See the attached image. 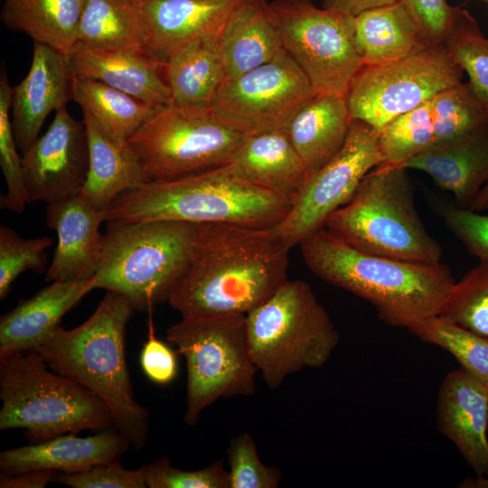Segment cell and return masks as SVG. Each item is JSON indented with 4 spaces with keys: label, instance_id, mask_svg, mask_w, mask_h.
Masks as SVG:
<instances>
[{
    "label": "cell",
    "instance_id": "836d02e7",
    "mask_svg": "<svg viewBox=\"0 0 488 488\" xmlns=\"http://www.w3.org/2000/svg\"><path fill=\"white\" fill-rule=\"evenodd\" d=\"M444 45L467 73L472 92L488 115V38L467 10L459 8Z\"/></svg>",
    "mask_w": 488,
    "mask_h": 488
},
{
    "label": "cell",
    "instance_id": "83f0119b",
    "mask_svg": "<svg viewBox=\"0 0 488 488\" xmlns=\"http://www.w3.org/2000/svg\"><path fill=\"white\" fill-rule=\"evenodd\" d=\"M352 117L344 95L317 93L291 117L286 132L309 174L342 148Z\"/></svg>",
    "mask_w": 488,
    "mask_h": 488
},
{
    "label": "cell",
    "instance_id": "c3c4849f",
    "mask_svg": "<svg viewBox=\"0 0 488 488\" xmlns=\"http://www.w3.org/2000/svg\"><path fill=\"white\" fill-rule=\"evenodd\" d=\"M469 209L479 212L488 209V182L478 192Z\"/></svg>",
    "mask_w": 488,
    "mask_h": 488
},
{
    "label": "cell",
    "instance_id": "f907efd6",
    "mask_svg": "<svg viewBox=\"0 0 488 488\" xmlns=\"http://www.w3.org/2000/svg\"><path fill=\"white\" fill-rule=\"evenodd\" d=\"M487 420H488V411H487Z\"/></svg>",
    "mask_w": 488,
    "mask_h": 488
},
{
    "label": "cell",
    "instance_id": "ba28073f",
    "mask_svg": "<svg viewBox=\"0 0 488 488\" xmlns=\"http://www.w3.org/2000/svg\"><path fill=\"white\" fill-rule=\"evenodd\" d=\"M94 287L118 293L141 311L168 296L190 262L196 223L107 222Z\"/></svg>",
    "mask_w": 488,
    "mask_h": 488
},
{
    "label": "cell",
    "instance_id": "7402d4cb",
    "mask_svg": "<svg viewBox=\"0 0 488 488\" xmlns=\"http://www.w3.org/2000/svg\"><path fill=\"white\" fill-rule=\"evenodd\" d=\"M244 0H135L144 18L149 52L164 61L180 44L220 33Z\"/></svg>",
    "mask_w": 488,
    "mask_h": 488
},
{
    "label": "cell",
    "instance_id": "5b68a950",
    "mask_svg": "<svg viewBox=\"0 0 488 488\" xmlns=\"http://www.w3.org/2000/svg\"><path fill=\"white\" fill-rule=\"evenodd\" d=\"M407 170L384 163L373 168L352 198L326 219L324 228L368 254L415 263L441 262L442 247L418 213Z\"/></svg>",
    "mask_w": 488,
    "mask_h": 488
},
{
    "label": "cell",
    "instance_id": "f1b7e54d",
    "mask_svg": "<svg viewBox=\"0 0 488 488\" xmlns=\"http://www.w3.org/2000/svg\"><path fill=\"white\" fill-rule=\"evenodd\" d=\"M354 41L361 66L387 64L433 44L401 2L356 15Z\"/></svg>",
    "mask_w": 488,
    "mask_h": 488
},
{
    "label": "cell",
    "instance_id": "e575fe53",
    "mask_svg": "<svg viewBox=\"0 0 488 488\" xmlns=\"http://www.w3.org/2000/svg\"><path fill=\"white\" fill-rule=\"evenodd\" d=\"M435 145L461 138L488 125V115L468 82L446 89L430 99Z\"/></svg>",
    "mask_w": 488,
    "mask_h": 488
},
{
    "label": "cell",
    "instance_id": "ac0fdd59",
    "mask_svg": "<svg viewBox=\"0 0 488 488\" xmlns=\"http://www.w3.org/2000/svg\"><path fill=\"white\" fill-rule=\"evenodd\" d=\"M70 79L67 56L34 42L28 73L12 87V125L18 149L23 154L39 137L48 115L66 106L70 98Z\"/></svg>",
    "mask_w": 488,
    "mask_h": 488
},
{
    "label": "cell",
    "instance_id": "cb8c5ba5",
    "mask_svg": "<svg viewBox=\"0 0 488 488\" xmlns=\"http://www.w3.org/2000/svg\"><path fill=\"white\" fill-rule=\"evenodd\" d=\"M402 166L427 173L439 188L453 193L456 206L469 208L488 182V125L433 145Z\"/></svg>",
    "mask_w": 488,
    "mask_h": 488
},
{
    "label": "cell",
    "instance_id": "d590c367",
    "mask_svg": "<svg viewBox=\"0 0 488 488\" xmlns=\"http://www.w3.org/2000/svg\"><path fill=\"white\" fill-rule=\"evenodd\" d=\"M434 145L430 100L393 118L379 133L384 164L402 165Z\"/></svg>",
    "mask_w": 488,
    "mask_h": 488
},
{
    "label": "cell",
    "instance_id": "8992f818",
    "mask_svg": "<svg viewBox=\"0 0 488 488\" xmlns=\"http://www.w3.org/2000/svg\"><path fill=\"white\" fill-rule=\"evenodd\" d=\"M37 351L0 360V429L22 428L30 442L115 427L107 405L75 380L48 370Z\"/></svg>",
    "mask_w": 488,
    "mask_h": 488
},
{
    "label": "cell",
    "instance_id": "7dc6e473",
    "mask_svg": "<svg viewBox=\"0 0 488 488\" xmlns=\"http://www.w3.org/2000/svg\"><path fill=\"white\" fill-rule=\"evenodd\" d=\"M401 0H324L322 7L333 8L351 15L377 7L397 4Z\"/></svg>",
    "mask_w": 488,
    "mask_h": 488
},
{
    "label": "cell",
    "instance_id": "b9f144b4",
    "mask_svg": "<svg viewBox=\"0 0 488 488\" xmlns=\"http://www.w3.org/2000/svg\"><path fill=\"white\" fill-rule=\"evenodd\" d=\"M437 211L467 251L479 261L488 262V214L451 203L439 204Z\"/></svg>",
    "mask_w": 488,
    "mask_h": 488
},
{
    "label": "cell",
    "instance_id": "d6986e66",
    "mask_svg": "<svg viewBox=\"0 0 488 488\" xmlns=\"http://www.w3.org/2000/svg\"><path fill=\"white\" fill-rule=\"evenodd\" d=\"M66 56L73 75L101 81L157 109L173 103L164 61L149 52L102 50L77 43Z\"/></svg>",
    "mask_w": 488,
    "mask_h": 488
},
{
    "label": "cell",
    "instance_id": "30bf717a",
    "mask_svg": "<svg viewBox=\"0 0 488 488\" xmlns=\"http://www.w3.org/2000/svg\"><path fill=\"white\" fill-rule=\"evenodd\" d=\"M248 135L211 110L170 104L159 109L130 139L150 181H171L231 162Z\"/></svg>",
    "mask_w": 488,
    "mask_h": 488
},
{
    "label": "cell",
    "instance_id": "d4e9b609",
    "mask_svg": "<svg viewBox=\"0 0 488 488\" xmlns=\"http://www.w3.org/2000/svg\"><path fill=\"white\" fill-rule=\"evenodd\" d=\"M228 164L240 178L292 204L309 175L286 130L249 136Z\"/></svg>",
    "mask_w": 488,
    "mask_h": 488
},
{
    "label": "cell",
    "instance_id": "60d3db41",
    "mask_svg": "<svg viewBox=\"0 0 488 488\" xmlns=\"http://www.w3.org/2000/svg\"><path fill=\"white\" fill-rule=\"evenodd\" d=\"M143 468L148 488H230L224 459L202 469L187 471L173 466L170 458L164 456Z\"/></svg>",
    "mask_w": 488,
    "mask_h": 488
},
{
    "label": "cell",
    "instance_id": "1f68e13d",
    "mask_svg": "<svg viewBox=\"0 0 488 488\" xmlns=\"http://www.w3.org/2000/svg\"><path fill=\"white\" fill-rule=\"evenodd\" d=\"M70 99L110 135L126 141L159 110L101 81L73 74Z\"/></svg>",
    "mask_w": 488,
    "mask_h": 488
},
{
    "label": "cell",
    "instance_id": "7c38bea8",
    "mask_svg": "<svg viewBox=\"0 0 488 488\" xmlns=\"http://www.w3.org/2000/svg\"><path fill=\"white\" fill-rule=\"evenodd\" d=\"M269 5L284 49L315 92L345 96L361 67L354 41L355 16L319 8L311 0H275Z\"/></svg>",
    "mask_w": 488,
    "mask_h": 488
},
{
    "label": "cell",
    "instance_id": "7bdbcfd3",
    "mask_svg": "<svg viewBox=\"0 0 488 488\" xmlns=\"http://www.w3.org/2000/svg\"><path fill=\"white\" fill-rule=\"evenodd\" d=\"M52 482L72 488H146L143 466L136 470L126 469L119 461L98 465L75 474L57 473Z\"/></svg>",
    "mask_w": 488,
    "mask_h": 488
},
{
    "label": "cell",
    "instance_id": "7a4b0ae2",
    "mask_svg": "<svg viewBox=\"0 0 488 488\" xmlns=\"http://www.w3.org/2000/svg\"><path fill=\"white\" fill-rule=\"evenodd\" d=\"M299 246L306 267L315 276L369 302L379 319L390 326L408 330L438 315L455 282L446 264L368 254L324 228Z\"/></svg>",
    "mask_w": 488,
    "mask_h": 488
},
{
    "label": "cell",
    "instance_id": "74e56055",
    "mask_svg": "<svg viewBox=\"0 0 488 488\" xmlns=\"http://www.w3.org/2000/svg\"><path fill=\"white\" fill-rule=\"evenodd\" d=\"M12 87L5 70L0 76V166L7 192L0 197L1 209L20 213L30 202L23 173L22 157L11 120Z\"/></svg>",
    "mask_w": 488,
    "mask_h": 488
},
{
    "label": "cell",
    "instance_id": "9a60e30c",
    "mask_svg": "<svg viewBox=\"0 0 488 488\" xmlns=\"http://www.w3.org/2000/svg\"><path fill=\"white\" fill-rule=\"evenodd\" d=\"M22 165L30 202L49 204L80 195L89 169L83 121L66 106L57 109L47 131L23 154Z\"/></svg>",
    "mask_w": 488,
    "mask_h": 488
},
{
    "label": "cell",
    "instance_id": "2e32d148",
    "mask_svg": "<svg viewBox=\"0 0 488 488\" xmlns=\"http://www.w3.org/2000/svg\"><path fill=\"white\" fill-rule=\"evenodd\" d=\"M488 387L463 368L442 381L436 403L437 428L479 477L488 476Z\"/></svg>",
    "mask_w": 488,
    "mask_h": 488
},
{
    "label": "cell",
    "instance_id": "3957f363",
    "mask_svg": "<svg viewBox=\"0 0 488 488\" xmlns=\"http://www.w3.org/2000/svg\"><path fill=\"white\" fill-rule=\"evenodd\" d=\"M134 306L107 291L95 312L80 325H61L36 351L53 371L97 395L108 408L115 427L141 450L149 435V412L134 396L125 352L127 324Z\"/></svg>",
    "mask_w": 488,
    "mask_h": 488
},
{
    "label": "cell",
    "instance_id": "4fadbf2b",
    "mask_svg": "<svg viewBox=\"0 0 488 488\" xmlns=\"http://www.w3.org/2000/svg\"><path fill=\"white\" fill-rule=\"evenodd\" d=\"M379 132L352 119L338 153L310 174L287 214L272 230L289 249L324 228L326 219L354 195L364 176L382 164Z\"/></svg>",
    "mask_w": 488,
    "mask_h": 488
},
{
    "label": "cell",
    "instance_id": "6da1fadb",
    "mask_svg": "<svg viewBox=\"0 0 488 488\" xmlns=\"http://www.w3.org/2000/svg\"><path fill=\"white\" fill-rule=\"evenodd\" d=\"M289 250L271 227L197 224L190 262L167 302L182 316L247 314L287 280Z\"/></svg>",
    "mask_w": 488,
    "mask_h": 488
},
{
    "label": "cell",
    "instance_id": "ffe728a7",
    "mask_svg": "<svg viewBox=\"0 0 488 488\" xmlns=\"http://www.w3.org/2000/svg\"><path fill=\"white\" fill-rule=\"evenodd\" d=\"M129 446L127 437L116 427L88 437L65 434L48 441L2 451L0 471L3 474L33 470L75 474L98 465L119 461Z\"/></svg>",
    "mask_w": 488,
    "mask_h": 488
},
{
    "label": "cell",
    "instance_id": "e0dca14e",
    "mask_svg": "<svg viewBox=\"0 0 488 488\" xmlns=\"http://www.w3.org/2000/svg\"><path fill=\"white\" fill-rule=\"evenodd\" d=\"M105 213L81 194L46 205V224L58 236L46 281H84L96 275L102 257L104 234L99 227Z\"/></svg>",
    "mask_w": 488,
    "mask_h": 488
},
{
    "label": "cell",
    "instance_id": "f546056e",
    "mask_svg": "<svg viewBox=\"0 0 488 488\" xmlns=\"http://www.w3.org/2000/svg\"><path fill=\"white\" fill-rule=\"evenodd\" d=\"M86 0H5L0 19L9 29L67 55L78 42Z\"/></svg>",
    "mask_w": 488,
    "mask_h": 488
},
{
    "label": "cell",
    "instance_id": "5bb4252c",
    "mask_svg": "<svg viewBox=\"0 0 488 488\" xmlns=\"http://www.w3.org/2000/svg\"><path fill=\"white\" fill-rule=\"evenodd\" d=\"M317 94L284 49L271 61L224 81L211 112L248 135L286 130L296 110Z\"/></svg>",
    "mask_w": 488,
    "mask_h": 488
},
{
    "label": "cell",
    "instance_id": "277c9868",
    "mask_svg": "<svg viewBox=\"0 0 488 488\" xmlns=\"http://www.w3.org/2000/svg\"><path fill=\"white\" fill-rule=\"evenodd\" d=\"M291 206L226 164L175 180L151 181L125 192L107 209L105 222L168 220L269 228L283 220Z\"/></svg>",
    "mask_w": 488,
    "mask_h": 488
},
{
    "label": "cell",
    "instance_id": "9c48e42d",
    "mask_svg": "<svg viewBox=\"0 0 488 488\" xmlns=\"http://www.w3.org/2000/svg\"><path fill=\"white\" fill-rule=\"evenodd\" d=\"M187 364L184 422L193 427L220 399L252 396L258 372L249 349L246 314L183 316L166 330Z\"/></svg>",
    "mask_w": 488,
    "mask_h": 488
},
{
    "label": "cell",
    "instance_id": "603a6c76",
    "mask_svg": "<svg viewBox=\"0 0 488 488\" xmlns=\"http://www.w3.org/2000/svg\"><path fill=\"white\" fill-rule=\"evenodd\" d=\"M89 149V169L81 196L94 208L107 211L121 193L151 182L129 141L106 131L82 110Z\"/></svg>",
    "mask_w": 488,
    "mask_h": 488
},
{
    "label": "cell",
    "instance_id": "52a82bcc",
    "mask_svg": "<svg viewBox=\"0 0 488 488\" xmlns=\"http://www.w3.org/2000/svg\"><path fill=\"white\" fill-rule=\"evenodd\" d=\"M246 329L252 361L270 389L305 368L324 366L340 341L327 311L302 280L287 279L247 313Z\"/></svg>",
    "mask_w": 488,
    "mask_h": 488
},
{
    "label": "cell",
    "instance_id": "f6af8a7d",
    "mask_svg": "<svg viewBox=\"0 0 488 488\" xmlns=\"http://www.w3.org/2000/svg\"><path fill=\"white\" fill-rule=\"evenodd\" d=\"M152 320L149 321V334L140 356L142 369L147 378L155 384L171 383L178 371L174 352L155 337Z\"/></svg>",
    "mask_w": 488,
    "mask_h": 488
},
{
    "label": "cell",
    "instance_id": "bcb514c9",
    "mask_svg": "<svg viewBox=\"0 0 488 488\" xmlns=\"http://www.w3.org/2000/svg\"><path fill=\"white\" fill-rule=\"evenodd\" d=\"M57 472L52 470H33L17 474L0 475L1 488H43L52 481Z\"/></svg>",
    "mask_w": 488,
    "mask_h": 488
},
{
    "label": "cell",
    "instance_id": "681fc988",
    "mask_svg": "<svg viewBox=\"0 0 488 488\" xmlns=\"http://www.w3.org/2000/svg\"><path fill=\"white\" fill-rule=\"evenodd\" d=\"M459 486L462 488H488V476L466 479Z\"/></svg>",
    "mask_w": 488,
    "mask_h": 488
},
{
    "label": "cell",
    "instance_id": "816d5d0a",
    "mask_svg": "<svg viewBox=\"0 0 488 488\" xmlns=\"http://www.w3.org/2000/svg\"><path fill=\"white\" fill-rule=\"evenodd\" d=\"M485 1H487V2H488V0H485Z\"/></svg>",
    "mask_w": 488,
    "mask_h": 488
},
{
    "label": "cell",
    "instance_id": "f35d334b",
    "mask_svg": "<svg viewBox=\"0 0 488 488\" xmlns=\"http://www.w3.org/2000/svg\"><path fill=\"white\" fill-rule=\"evenodd\" d=\"M53 239H24L8 226L0 227V299L4 300L15 278L26 270L41 274L45 270V249Z\"/></svg>",
    "mask_w": 488,
    "mask_h": 488
},
{
    "label": "cell",
    "instance_id": "ab89813d",
    "mask_svg": "<svg viewBox=\"0 0 488 488\" xmlns=\"http://www.w3.org/2000/svg\"><path fill=\"white\" fill-rule=\"evenodd\" d=\"M230 488H277L282 479L280 469L265 465L259 458L254 438L242 433L227 448Z\"/></svg>",
    "mask_w": 488,
    "mask_h": 488
},
{
    "label": "cell",
    "instance_id": "8fae6325",
    "mask_svg": "<svg viewBox=\"0 0 488 488\" xmlns=\"http://www.w3.org/2000/svg\"><path fill=\"white\" fill-rule=\"evenodd\" d=\"M463 74L444 44H430L387 64L361 66L345 95L351 117L380 133L393 118L461 83Z\"/></svg>",
    "mask_w": 488,
    "mask_h": 488
},
{
    "label": "cell",
    "instance_id": "8d00e7d4",
    "mask_svg": "<svg viewBox=\"0 0 488 488\" xmlns=\"http://www.w3.org/2000/svg\"><path fill=\"white\" fill-rule=\"evenodd\" d=\"M438 315L488 338V262L455 282Z\"/></svg>",
    "mask_w": 488,
    "mask_h": 488
},
{
    "label": "cell",
    "instance_id": "d6a6232c",
    "mask_svg": "<svg viewBox=\"0 0 488 488\" xmlns=\"http://www.w3.org/2000/svg\"><path fill=\"white\" fill-rule=\"evenodd\" d=\"M408 331L427 343L450 352L461 368L488 387V338L463 328L440 315L415 324Z\"/></svg>",
    "mask_w": 488,
    "mask_h": 488
},
{
    "label": "cell",
    "instance_id": "4dcf8cb0",
    "mask_svg": "<svg viewBox=\"0 0 488 488\" xmlns=\"http://www.w3.org/2000/svg\"><path fill=\"white\" fill-rule=\"evenodd\" d=\"M77 43L102 50L149 52L145 23L135 0H86Z\"/></svg>",
    "mask_w": 488,
    "mask_h": 488
},
{
    "label": "cell",
    "instance_id": "ee69618b",
    "mask_svg": "<svg viewBox=\"0 0 488 488\" xmlns=\"http://www.w3.org/2000/svg\"><path fill=\"white\" fill-rule=\"evenodd\" d=\"M400 2L429 42L444 44L459 6L454 7L446 0H401Z\"/></svg>",
    "mask_w": 488,
    "mask_h": 488
},
{
    "label": "cell",
    "instance_id": "44dd1931",
    "mask_svg": "<svg viewBox=\"0 0 488 488\" xmlns=\"http://www.w3.org/2000/svg\"><path fill=\"white\" fill-rule=\"evenodd\" d=\"M95 289L94 277L84 281H54L21 300L0 319V360L36 351L61 326L64 314Z\"/></svg>",
    "mask_w": 488,
    "mask_h": 488
},
{
    "label": "cell",
    "instance_id": "4316f807",
    "mask_svg": "<svg viewBox=\"0 0 488 488\" xmlns=\"http://www.w3.org/2000/svg\"><path fill=\"white\" fill-rule=\"evenodd\" d=\"M219 42L224 81L271 61L284 50L267 0H244L229 18Z\"/></svg>",
    "mask_w": 488,
    "mask_h": 488
},
{
    "label": "cell",
    "instance_id": "484cf974",
    "mask_svg": "<svg viewBox=\"0 0 488 488\" xmlns=\"http://www.w3.org/2000/svg\"><path fill=\"white\" fill-rule=\"evenodd\" d=\"M221 33L191 39L165 57L164 77L173 104L185 109L210 110L225 79Z\"/></svg>",
    "mask_w": 488,
    "mask_h": 488
}]
</instances>
